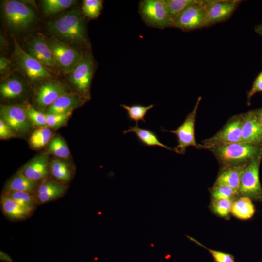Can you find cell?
<instances>
[{"label":"cell","instance_id":"6da1fadb","mask_svg":"<svg viewBox=\"0 0 262 262\" xmlns=\"http://www.w3.org/2000/svg\"><path fill=\"white\" fill-rule=\"evenodd\" d=\"M48 31L58 40L82 46L88 45L84 19L77 9H72L59 17L49 21Z\"/></svg>","mask_w":262,"mask_h":262},{"label":"cell","instance_id":"7a4b0ae2","mask_svg":"<svg viewBox=\"0 0 262 262\" xmlns=\"http://www.w3.org/2000/svg\"><path fill=\"white\" fill-rule=\"evenodd\" d=\"M221 167L243 166L262 154V145L234 143L208 149Z\"/></svg>","mask_w":262,"mask_h":262},{"label":"cell","instance_id":"3957f363","mask_svg":"<svg viewBox=\"0 0 262 262\" xmlns=\"http://www.w3.org/2000/svg\"><path fill=\"white\" fill-rule=\"evenodd\" d=\"M3 17L8 26L16 32L25 31L36 19L34 10L27 4L16 0H5L2 3Z\"/></svg>","mask_w":262,"mask_h":262},{"label":"cell","instance_id":"277c9868","mask_svg":"<svg viewBox=\"0 0 262 262\" xmlns=\"http://www.w3.org/2000/svg\"><path fill=\"white\" fill-rule=\"evenodd\" d=\"M139 13L148 26L163 29L173 27L174 20L168 11L165 0H143L139 4Z\"/></svg>","mask_w":262,"mask_h":262},{"label":"cell","instance_id":"5b68a950","mask_svg":"<svg viewBox=\"0 0 262 262\" xmlns=\"http://www.w3.org/2000/svg\"><path fill=\"white\" fill-rule=\"evenodd\" d=\"M242 113L230 118L214 135L199 144V149L210 148L234 143H242Z\"/></svg>","mask_w":262,"mask_h":262},{"label":"cell","instance_id":"8992f818","mask_svg":"<svg viewBox=\"0 0 262 262\" xmlns=\"http://www.w3.org/2000/svg\"><path fill=\"white\" fill-rule=\"evenodd\" d=\"M202 97L199 96L191 112L186 116L183 122L174 130H166L161 128V131H166L175 134L177 137L178 144L175 148L176 153L184 154L187 147H194L199 149L198 144L195 139V124L197 112Z\"/></svg>","mask_w":262,"mask_h":262},{"label":"cell","instance_id":"52a82bcc","mask_svg":"<svg viewBox=\"0 0 262 262\" xmlns=\"http://www.w3.org/2000/svg\"><path fill=\"white\" fill-rule=\"evenodd\" d=\"M262 154L245 167L241 177L238 190L239 196H245L255 201H262V187L259 178V168Z\"/></svg>","mask_w":262,"mask_h":262},{"label":"cell","instance_id":"ba28073f","mask_svg":"<svg viewBox=\"0 0 262 262\" xmlns=\"http://www.w3.org/2000/svg\"><path fill=\"white\" fill-rule=\"evenodd\" d=\"M56 64L64 74H69L81 59L82 54L55 38L47 39Z\"/></svg>","mask_w":262,"mask_h":262},{"label":"cell","instance_id":"9c48e42d","mask_svg":"<svg viewBox=\"0 0 262 262\" xmlns=\"http://www.w3.org/2000/svg\"><path fill=\"white\" fill-rule=\"evenodd\" d=\"M205 0H200L179 14L175 18L173 27L189 31L208 26L207 14L204 6Z\"/></svg>","mask_w":262,"mask_h":262},{"label":"cell","instance_id":"30bf717a","mask_svg":"<svg viewBox=\"0 0 262 262\" xmlns=\"http://www.w3.org/2000/svg\"><path fill=\"white\" fill-rule=\"evenodd\" d=\"M95 65L91 54L88 51L82 54L76 66L69 74V81L86 99L89 97V90L94 71Z\"/></svg>","mask_w":262,"mask_h":262},{"label":"cell","instance_id":"8fae6325","mask_svg":"<svg viewBox=\"0 0 262 262\" xmlns=\"http://www.w3.org/2000/svg\"><path fill=\"white\" fill-rule=\"evenodd\" d=\"M14 42L15 61L18 67L29 79L35 81L51 77L46 66L25 52L15 38Z\"/></svg>","mask_w":262,"mask_h":262},{"label":"cell","instance_id":"7c38bea8","mask_svg":"<svg viewBox=\"0 0 262 262\" xmlns=\"http://www.w3.org/2000/svg\"><path fill=\"white\" fill-rule=\"evenodd\" d=\"M241 2L240 0H205L208 26L229 19Z\"/></svg>","mask_w":262,"mask_h":262},{"label":"cell","instance_id":"4fadbf2b","mask_svg":"<svg viewBox=\"0 0 262 262\" xmlns=\"http://www.w3.org/2000/svg\"><path fill=\"white\" fill-rule=\"evenodd\" d=\"M0 113L1 119L16 131L25 132L30 127L25 109L21 106L2 105Z\"/></svg>","mask_w":262,"mask_h":262},{"label":"cell","instance_id":"5bb4252c","mask_svg":"<svg viewBox=\"0 0 262 262\" xmlns=\"http://www.w3.org/2000/svg\"><path fill=\"white\" fill-rule=\"evenodd\" d=\"M261 128L255 110L242 113V143L262 145Z\"/></svg>","mask_w":262,"mask_h":262},{"label":"cell","instance_id":"9a60e30c","mask_svg":"<svg viewBox=\"0 0 262 262\" xmlns=\"http://www.w3.org/2000/svg\"><path fill=\"white\" fill-rule=\"evenodd\" d=\"M66 86L58 81H51L41 85L36 93L35 101L41 108L49 107L61 96L68 93Z\"/></svg>","mask_w":262,"mask_h":262},{"label":"cell","instance_id":"2e32d148","mask_svg":"<svg viewBox=\"0 0 262 262\" xmlns=\"http://www.w3.org/2000/svg\"><path fill=\"white\" fill-rule=\"evenodd\" d=\"M29 54L45 66L53 67L56 64L47 40L41 35L33 37L28 44Z\"/></svg>","mask_w":262,"mask_h":262},{"label":"cell","instance_id":"e0dca14e","mask_svg":"<svg viewBox=\"0 0 262 262\" xmlns=\"http://www.w3.org/2000/svg\"><path fill=\"white\" fill-rule=\"evenodd\" d=\"M86 99L75 93H68L58 98L46 110L47 114L62 113L72 111L82 105Z\"/></svg>","mask_w":262,"mask_h":262},{"label":"cell","instance_id":"ac0fdd59","mask_svg":"<svg viewBox=\"0 0 262 262\" xmlns=\"http://www.w3.org/2000/svg\"><path fill=\"white\" fill-rule=\"evenodd\" d=\"M48 158L47 155L38 156L26 164L20 172L34 181L42 180L49 173Z\"/></svg>","mask_w":262,"mask_h":262},{"label":"cell","instance_id":"d6986e66","mask_svg":"<svg viewBox=\"0 0 262 262\" xmlns=\"http://www.w3.org/2000/svg\"><path fill=\"white\" fill-rule=\"evenodd\" d=\"M66 188L55 181L48 180L42 182L36 191L35 198L39 204L54 200L66 192Z\"/></svg>","mask_w":262,"mask_h":262},{"label":"cell","instance_id":"ffe728a7","mask_svg":"<svg viewBox=\"0 0 262 262\" xmlns=\"http://www.w3.org/2000/svg\"><path fill=\"white\" fill-rule=\"evenodd\" d=\"M246 165L221 167L214 184L228 186L238 191L241 177Z\"/></svg>","mask_w":262,"mask_h":262},{"label":"cell","instance_id":"44dd1931","mask_svg":"<svg viewBox=\"0 0 262 262\" xmlns=\"http://www.w3.org/2000/svg\"><path fill=\"white\" fill-rule=\"evenodd\" d=\"M129 132H134L139 142L147 147H160L176 152L175 148H171L163 144L159 139L157 134L152 130L139 127L138 124L131 126L123 131L125 134Z\"/></svg>","mask_w":262,"mask_h":262},{"label":"cell","instance_id":"7402d4cb","mask_svg":"<svg viewBox=\"0 0 262 262\" xmlns=\"http://www.w3.org/2000/svg\"><path fill=\"white\" fill-rule=\"evenodd\" d=\"M0 203L3 213L12 219H25L31 213L5 193L1 197Z\"/></svg>","mask_w":262,"mask_h":262},{"label":"cell","instance_id":"603a6c76","mask_svg":"<svg viewBox=\"0 0 262 262\" xmlns=\"http://www.w3.org/2000/svg\"><path fill=\"white\" fill-rule=\"evenodd\" d=\"M255 212L252 200L245 196H239L233 202L231 214L235 217L242 220L251 218Z\"/></svg>","mask_w":262,"mask_h":262},{"label":"cell","instance_id":"cb8c5ba5","mask_svg":"<svg viewBox=\"0 0 262 262\" xmlns=\"http://www.w3.org/2000/svg\"><path fill=\"white\" fill-rule=\"evenodd\" d=\"M37 182L29 179L19 171L7 183L5 192L22 191L31 194L35 190Z\"/></svg>","mask_w":262,"mask_h":262},{"label":"cell","instance_id":"d4e9b609","mask_svg":"<svg viewBox=\"0 0 262 262\" xmlns=\"http://www.w3.org/2000/svg\"><path fill=\"white\" fill-rule=\"evenodd\" d=\"M24 90L22 82L17 78H10L0 85L1 95L6 98L12 99L20 96Z\"/></svg>","mask_w":262,"mask_h":262},{"label":"cell","instance_id":"484cf974","mask_svg":"<svg viewBox=\"0 0 262 262\" xmlns=\"http://www.w3.org/2000/svg\"><path fill=\"white\" fill-rule=\"evenodd\" d=\"M52 135L51 131L49 127H39L31 134L29 143L33 148H41L50 142Z\"/></svg>","mask_w":262,"mask_h":262},{"label":"cell","instance_id":"4316f807","mask_svg":"<svg viewBox=\"0 0 262 262\" xmlns=\"http://www.w3.org/2000/svg\"><path fill=\"white\" fill-rule=\"evenodd\" d=\"M5 194L31 213L34 209L37 203L35 197L28 192L8 191L5 192Z\"/></svg>","mask_w":262,"mask_h":262},{"label":"cell","instance_id":"83f0119b","mask_svg":"<svg viewBox=\"0 0 262 262\" xmlns=\"http://www.w3.org/2000/svg\"><path fill=\"white\" fill-rule=\"evenodd\" d=\"M154 106L153 104L147 106L140 104H134L131 106L125 104L120 105V106L126 111L129 120L135 121L136 124H138V122L140 121L145 123V117L147 113Z\"/></svg>","mask_w":262,"mask_h":262},{"label":"cell","instance_id":"f1b7e54d","mask_svg":"<svg viewBox=\"0 0 262 262\" xmlns=\"http://www.w3.org/2000/svg\"><path fill=\"white\" fill-rule=\"evenodd\" d=\"M50 171L52 175L59 180L67 182L71 179V173L67 164L61 160L56 159L51 161Z\"/></svg>","mask_w":262,"mask_h":262},{"label":"cell","instance_id":"f546056e","mask_svg":"<svg viewBox=\"0 0 262 262\" xmlns=\"http://www.w3.org/2000/svg\"><path fill=\"white\" fill-rule=\"evenodd\" d=\"M235 199H213L210 204L212 212L218 217L228 220L230 217L232 204Z\"/></svg>","mask_w":262,"mask_h":262},{"label":"cell","instance_id":"4dcf8cb0","mask_svg":"<svg viewBox=\"0 0 262 262\" xmlns=\"http://www.w3.org/2000/svg\"><path fill=\"white\" fill-rule=\"evenodd\" d=\"M76 3L74 0H43L41 1L43 10L50 15L69 8Z\"/></svg>","mask_w":262,"mask_h":262},{"label":"cell","instance_id":"1f68e13d","mask_svg":"<svg viewBox=\"0 0 262 262\" xmlns=\"http://www.w3.org/2000/svg\"><path fill=\"white\" fill-rule=\"evenodd\" d=\"M48 151L56 157L68 158L70 156V150L64 140L59 136L51 139L48 147Z\"/></svg>","mask_w":262,"mask_h":262},{"label":"cell","instance_id":"d6a6232c","mask_svg":"<svg viewBox=\"0 0 262 262\" xmlns=\"http://www.w3.org/2000/svg\"><path fill=\"white\" fill-rule=\"evenodd\" d=\"M212 200L233 199L239 196L237 190L226 185L214 184L210 189Z\"/></svg>","mask_w":262,"mask_h":262},{"label":"cell","instance_id":"836d02e7","mask_svg":"<svg viewBox=\"0 0 262 262\" xmlns=\"http://www.w3.org/2000/svg\"><path fill=\"white\" fill-rule=\"evenodd\" d=\"M166 6L174 21L177 16L188 6L200 0H165ZM174 24V23H173Z\"/></svg>","mask_w":262,"mask_h":262},{"label":"cell","instance_id":"e575fe53","mask_svg":"<svg viewBox=\"0 0 262 262\" xmlns=\"http://www.w3.org/2000/svg\"><path fill=\"white\" fill-rule=\"evenodd\" d=\"M103 8L101 0H84L82 6L84 14L88 18L95 19L98 17Z\"/></svg>","mask_w":262,"mask_h":262},{"label":"cell","instance_id":"d590c367","mask_svg":"<svg viewBox=\"0 0 262 262\" xmlns=\"http://www.w3.org/2000/svg\"><path fill=\"white\" fill-rule=\"evenodd\" d=\"M72 112L46 114L47 126L53 129H57L64 126L71 116Z\"/></svg>","mask_w":262,"mask_h":262},{"label":"cell","instance_id":"8d00e7d4","mask_svg":"<svg viewBox=\"0 0 262 262\" xmlns=\"http://www.w3.org/2000/svg\"><path fill=\"white\" fill-rule=\"evenodd\" d=\"M29 120L39 127H48L46 115L36 110L30 104H27L24 108Z\"/></svg>","mask_w":262,"mask_h":262},{"label":"cell","instance_id":"74e56055","mask_svg":"<svg viewBox=\"0 0 262 262\" xmlns=\"http://www.w3.org/2000/svg\"><path fill=\"white\" fill-rule=\"evenodd\" d=\"M187 237L191 241L207 250L213 258L214 262H236L235 258L232 254L209 249L195 238L189 236Z\"/></svg>","mask_w":262,"mask_h":262},{"label":"cell","instance_id":"f35d334b","mask_svg":"<svg viewBox=\"0 0 262 262\" xmlns=\"http://www.w3.org/2000/svg\"><path fill=\"white\" fill-rule=\"evenodd\" d=\"M262 92V70L255 78L251 89L247 95V103L249 105L252 97L256 93Z\"/></svg>","mask_w":262,"mask_h":262},{"label":"cell","instance_id":"ab89813d","mask_svg":"<svg viewBox=\"0 0 262 262\" xmlns=\"http://www.w3.org/2000/svg\"><path fill=\"white\" fill-rule=\"evenodd\" d=\"M15 133L13 130L0 118V138L1 139H7L14 137Z\"/></svg>","mask_w":262,"mask_h":262},{"label":"cell","instance_id":"60d3db41","mask_svg":"<svg viewBox=\"0 0 262 262\" xmlns=\"http://www.w3.org/2000/svg\"><path fill=\"white\" fill-rule=\"evenodd\" d=\"M11 65L10 61L7 58L1 56L0 58V72L4 73L9 69Z\"/></svg>","mask_w":262,"mask_h":262},{"label":"cell","instance_id":"b9f144b4","mask_svg":"<svg viewBox=\"0 0 262 262\" xmlns=\"http://www.w3.org/2000/svg\"><path fill=\"white\" fill-rule=\"evenodd\" d=\"M0 259L5 262H12V259L10 256L2 251L0 253Z\"/></svg>","mask_w":262,"mask_h":262},{"label":"cell","instance_id":"7bdbcfd3","mask_svg":"<svg viewBox=\"0 0 262 262\" xmlns=\"http://www.w3.org/2000/svg\"><path fill=\"white\" fill-rule=\"evenodd\" d=\"M257 117L260 124L262 126V107L255 110Z\"/></svg>","mask_w":262,"mask_h":262},{"label":"cell","instance_id":"ee69618b","mask_svg":"<svg viewBox=\"0 0 262 262\" xmlns=\"http://www.w3.org/2000/svg\"><path fill=\"white\" fill-rule=\"evenodd\" d=\"M255 31L257 33L262 36V23L255 27Z\"/></svg>","mask_w":262,"mask_h":262},{"label":"cell","instance_id":"f6af8a7d","mask_svg":"<svg viewBox=\"0 0 262 262\" xmlns=\"http://www.w3.org/2000/svg\"><path fill=\"white\" fill-rule=\"evenodd\" d=\"M261 131H262V128H261Z\"/></svg>","mask_w":262,"mask_h":262}]
</instances>
